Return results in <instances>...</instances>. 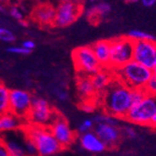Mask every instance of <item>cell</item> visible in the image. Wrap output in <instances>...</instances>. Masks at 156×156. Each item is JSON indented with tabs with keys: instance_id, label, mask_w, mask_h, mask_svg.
<instances>
[{
	"instance_id": "b9f144b4",
	"label": "cell",
	"mask_w": 156,
	"mask_h": 156,
	"mask_svg": "<svg viewBox=\"0 0 156 156\" xmlns=\"http://www.w3.org/2000/svg\"><path fill=\"white\" fill-rule=\"evenodd\" d=\"M91 1H95V0H91Z\"/></svg>"
},
{
	"instance_id": "d4e9b609",
	"label": "cell",
	"mask_w": 156,
	"mask_h": 156,
	"mask_svg": "<svg viewBox=\"0 0 156 156\" xmlns=\"http://www.w3.org/2000/svg\"><path fill=\"white\" fill-rule=\"evenodd\" d=\"M95 11L97 16H106L111 11V6L107 3V2H100L99 4H97L94 6Z\"/></svg>"
},
{
	"instance_id": "ab89813d",
	"label": "cell",
	"mask_w": 156,
	"mask_h": 156,
	"mask_svg": "<svg viewBox=\"0 0 156 156\" xmlns=\"http://www.w3.org/2000/svg\"><path fill=\"white\" fill-rule=\"evenodd\" d=\"M3 8H4L3 6H0V11H2V12L4 11V10H3Z\"/></svg>"
},
{
	"instance_id": "52a82bcc",
	"label": "cell",
	"mask_w": 156,
	"mask_h": 156,
	"mask_svg": "<svg viewBox=\"0 0 156 156\" xmlns=\"http://www.w3.org/2000/svg\"><path fill=\"white\" fill-rule=\"evenodd\" d=\"M72 60L76 70L83 73V75L92 76L102 69L90 46H83L74 49Z\"/></svg>"
},
{
	"instance_id": "60d3db41",
	"label": "cell",
	"mask_w": 156,
	"mask_h": 156,
	"mask_svg": "<svg viewBox=\"0 0 156 156\" xmlns=\"http://www.w3.org/2000/svg\"><path fill=\"white\" fill-rule=\"evenodd\" d=\"M1 1H7V0H1Z\"/></svg>"
},
{
	"instance_id": "e575fe53",
	"label": "cell",
	"mask_w": 156,
	"mask_h": 156,
	"mask_svg": "<svg viewBox=\"0 0 156 156\" xmlns=\"http://www.w3.org/2000/svg\"><path fill=\"white\" fill-rule=\"evenodd\" d=\"M141 3L146 8H151L156 4V0H141Z\"/></svg>"
},
{
	"instance_id": "836d02e7",
	"label": "cell",
	"mask_w": 156,
	"mask_h": 156,
	"mask_svg": "<svg viewBox=\"0 0 156 156\" xmlns=\"http://www.w3.org/2000/svg\"><path fill=\"white\" fill-rule=\"evenodd\" d=\"M22 46H23L25 48H26V49L32 51V50L36 48V43H35L33 40H25V41L23 42Z\"/></svg>"
},
{
	"instance_id": "603a6c76",
	"label": "cell",
	"mask_w": 156,
	"mask_h": 156,
	"mask_svg": "<svg viewBox=\"0 0 156 156\" xmlns=\"http://www.w3.org/2000/svg\"><path fill=\"white\" fill-rule=\"evenodd\" d=\"M15 40H16V36L10 29L6 27H0V41L11 44L15 42Z\"/></svg>"
},
{
	"instance_id": "ba28073f",
	"label": "cell",
	"mask_w": 156,
	"mask_h": 156,
	"mask_svg": "<svg viewBox=\"0 0 156 156\" xmlns=\"http://www.w3.org/2000/svg\"><path fill=\"white\" fill-rule=\"evenodd\" d=\"M34 97L25 89H10V112L26 121L29 114Z\"/></svg>"
},
{
	"instance_id": "2e32d148",
	"label": "cell",
	"mask_w": 156,
	"mask_h": 156,
	"mask_svg": "<svg viewBox=\"0 0 156 156\" xmlns=\"http://www.w3.org/2000/svg\"><path fill=\"white\" fill-rule=\"evenodd\" d=\"M27 122L14 113L8 112L0 115V135L23 128Z\"/></svg>"
},
{
	"instance_id": "3957f363",
	"label": "cell",
	"mask_w": 156,
	"mask_h": 156,
	"mask_svg": "<svg viewBox=\"0 0 156 156\" xmlns=\"http://www.w3.org/2000/svg\"><path fill=\"white\" fill-rule=\"evenodd\" d=\"M23 129L35 143L40 156H51L63 150L49 127L26 124Z\"/></svg>"
},
{
	"instance_id": "484cf974",
	"label": "cell",
	"mask_w": 156,
	"mask_h": 156,
	"mask_svg": "<svg viewBox=\"0 0 156 156\" xmlns=\"http://www.w3.org/2000/svg\"><path fill=\"white\" fill-rule=\"evenodd\" d=\"M147 95L144 89H132L131 97H132V103L133 105L139 103L143 100V98Z\"/></svg>"
},
{
	"instance_id": "f1b7e54d",
	"label": "cell",
	"mask_w": 156,
	"mask_h": 156,
	"mask_svg": "<svg viewBox=\"0 0 156 156\" xmlns=\"http://www.w3.org/2000/svg\"><path fill=\"white\" fill-rule=\"evenodd\" d=\"M81 109L86 112V113H92L95 111L96 106L95 104L92 101V100L89 101H82V102L81 103Z\"/></svg>"
},
{
	"instance_id": "e0dca14e",
	"label": "cell",
	"mask_w": 156,
	"mask_h": 156,
	"mask_svg": "<svg viewBox=\"0 0 156 156\" xmlns=\"http://www.w3.org/2000/svg\"><path fill=\"white\" fill-rule=\"evenodd\" d=\"M93 51L102 68L109 67L110 60V41L100 40L92 46Z\"/></svg>"
},
{
	"instance_id": "ffe728a7",
	"label": "cell",
	"mask_w": 156,
	"mask_h": 156,
	"mask_svg": "<svg viewBox=\"0 0 156 156\" xmlns=\"http://www.w3.org/2000/svg\"><path fill=\"white\" fill-rule=\"evenodd\" d=\"M10 89L0 82V115L10 112Z\"/></svg>"
},
{
	"instance_id": "7a4b0ae2",
	"label": "cell",
	"mask_w": 156,
	"mask_h": 156,
	"mask_svg": "<svg viewBox=\"0 0 156 156\" xmlns=\"http://www.w3.org/2000/svg\"><path fill=\"white\" fill-rule=\"evenodd\" d=\"M113 73L117 79L131 89H144L153 75L150 69L133 60Z\"/></svg>"
},
{
	"instance_id": "d6986e66",
	"label": "cell",
	"mask_w": 156,
	"mask_h": 156,
	"mask_svg": "<svg viewBox=\"0 0 156 156\" xmlns=\"http://www.w3.org/2000/svg\"><path fill=\"white\" fill-rule=\"evenodd\" d=\"M91 80L96 93H103L111 83L112 78L108 72L101 69L91 76Z\"/></svg>"
},
{
	"instance_id": "f35d334b",
	"label": "cell",
	"mask_w": 156,
	"mask_h": 156,
	"mask_svg": "<svg viewBox=\"0 0 156 156\" xmlns=\"http://www.w3.org/2000/svg\"><path fill=\"white\" fill-rule=\"evenodd\" d=\"M139 1V0H128V2H131V3H136Z\"/></svg>"
},
{
	"instance_id": "4fadbf2b",
	"label": "cell",
	"mask_w": 156,
	"mask_h": 156,
	"mask_svg": "<svg viewBox=\"0 0 156 156\" xmlns=\"http://www.w3.org/2000/svg\"><path fill=\"white\" fill-rule=\"evenodd\" d=\"M93 132L98 136L107 148H115L120 143L122 138V129L119 126L108 124H96L93 127Z\"/></svg>"
},
{
	"instance_id": "cb8c5ba5",
	"label": "cell",
	"mask_w": 156,
	"mask_h": 156,
	"mask_svg": "<svg viewBox=\"0 0 156 156\" xmlns=\"http://www.w3.org/2000/svg\"><path fill=\"white\" fill-rule=\"evenodd\" d=\"M94 127V122L93 121L92 118H87L85 120H83L80 126H78V132L80 134H83L89 131H92V129H93Z\"/></svg>"
},
{
	"instance_id": "4dcf8cb0",
	"label": "cell",
	"mask_w": 156,
	"mask_h": 156,
	"mask_svg": "<svg viewBox=\"0 0 156 156\" xmlns=\"http://www.w3.org/2000/svg\"><path fill=\"white\" fill-rule=\"evenodd\" d=\"M54 94H55L57 99L59 101H66L68 100V98H69L68 92L66 91L63 88H56L54 90Z\"/></svg>"
},
{
	"instance_id": "6da1fadb",
	"label": "cell",
	"mask_w": 156,
	"mask_h": 156,
	"mask_svg": "<svg viewBox=\"0 0 156 156\" xmlns=\"http://www.w3.org/2000/svg\"><path fill=\"white\" fill-rule=\"evenodd\" d=\"M131 93L132 89L117 78L112 80L108 88L103 92L105 112L119 119H124L133 106Z\"/></svg>"
},
{
	"instance_id": "7402d4cb",
	"label": "cell",
	"mask_w": 156,
	"mask_h": 156,
	"mask_svg": "<svg viewBox=\"0 0 156 156\" xmlns=\"http://www.w3.org/2000/svg\"><path fill=\"white\" fill-rule=\"evenodd\" d=\"M94 122V125L96 124H108L112 126H119V118L114 117L107 112L104 113H97L92 118Z\"/></svg>"
},
{
	"instance_id": "74e56055",
	"label": "cell",
	"mask_w": 156,
	"mask_h": 156,
	"mask_svg": "<svg viewBox=\"0 0 156 156\" xmlns=\"http://www.w3.org/2000/svg\"><path fill=\"white\" fill-rule=\"evenodd\" d=\"M151 72H152V74H153L154 76H156V61H155V62H154L153 67L151 68Z\"/></svg>"
},
{
	"instance_id": "4316f807",
	"label": "cell",
	"mask_w": 156,
	"mask_h": 156,
	"mask_svg": "<svg viewBox=\"0 0 156 156\" xmlns=\"http://www.w3.org/2000/svg\"><path fill=\"white\" fill-rule=\"evenodd\" d=\"M7 51L16 55H29L32 51L25 48L23 46H10L7 48Z\"/></svg>"
},
{
	"instance_id": "44dd1931",
	"label": "cell",
	"mask_w": 156,
	"mask_h": 156,
	"mask_svg": "<svg viewBox=\"0 0 156 156\" xmlns=\"http://www.w3.org/2000/svg\"><path fill=\"white\" fill-rule=\"evenodd\" d=\"M127 37L133 42L135 41H156V37L141 30H131L127 34Z\"/></svg>"
},
{
	"instance_id": "5bb4252c",
	"label": "cell",
	"mask_w": 156,
	"mask_h": 156,
	"mask_svg": "<svg viewBox=\"0 0 156 156\" xmlns=\"http://www.w3.org/2000/svg\"><path fill=\"white\" fill-rule=\"evenodd\" d=\"M56 15V9L51 3L37 5L31 13L32 20L42 27L53 26Z\"/></svg>"
},
{
	"instance_id": "9a60e30c",
	"label": "cell",
	"mask_w": 156,
	"mask_h": 156,
	"mask_svg": "<svg viewBox=\"0 0 156 156\" xmlns=\"http://www.w3.org/2000/svg\"><path fill=\"white\" fill-rule=\"evenodd\" d=\"M79 142L83 150L92 153H100L108 149L93 130L80 134Z\"/></svg>"
},
{
	"instance_id": "8fae6325",
	"label": "cell",
	"mask_w": 156,
	"mask_h": 156,
	"mask_svg": "<svg viewBox=\"0 0 156 156\" xmlns=\"http://www.w3.org/2000/svg\"><path fill=\"white\" fill-rule=\"evenodd\" d=\"M49 128L63 149L69 147L76 139V135L71 129L68 122L59 113L57 114Z\"/></svg>"
},
{
	"instance_id": "1f68e13d",
	"label": "cell",
	"mask_w": 156,
	"mask_h": 156,
	"mask_svg": "<svg viewBox=\"0 0 156 156\" xmlns=\"http://www.w3.org/2000/svg\"><path fill=\"white\" fill-rule=\"evenodd\" d=\"M122 135H124L128 139H135L138 133H136L135 129L131 126H125L122 129Z\"/></svg>"
},
{
	"instance_id": "7c38bea8",
	"label": "cell",
	"mask_w": 156,
	"mask_h": 156,
	"mask_svg": "<svg viewBox=\"0 0 156 156\" xmlns=\"http://www.w3.org/2000/svg\"><path fill=\"white\" fill-rule=\"evenodd\" d=\"M10 156H27L25 151L26 134L23 128L0 135Z\"/></svg>"
},
{
	"instance_id": "9c48e42d",
	"label": "cell",
	"mask_w": 156,
	"mask_h": 156,
	"mask_svg": "<svg viewBox=\"0 0 156 156\" xmlns=\"http://www.w3.org/2000/svg\"><path fill=\"white\" fill-rule=\"evenodd\" d=\"M56 15L53 26L65 28L73 24L82 12V4L59 2L55 7Z\"/></svg>"
},
{
	"instance_id": "d590c367",
	"label": "cell",
	"mask_w": 156,
	"mask_h": 156,
	"mask_svg": "<svg viewBox=\"0 0 156 156\" xmlns=\"http://www.w3.org/2000/svg\"><path fill=\"white\" fill-rule=\"evenodd\" d=\"M59 2H70V3H78L82 4V0H58Z\"/></svg>"
},
{
	"instance_id": "8992f818",
	"label": "cell",
	"mask_w": 156,
	"mask_h": 156,
	"mask_svg": "<svg viewBox=\"0 0 156 156\" xmlns=\"http://www.w3.org/2000/svg\"><path fill=\"white\" fill-rule=\"evenodd\" d=\"M58 112L42 98L34 97L29 114L26 118L27 124L49 127L55 119Z\"/></svg>"
},
{
	"instance_id": "30bf717a",
	"label": "cell",
	"mask_w": 156,
	"mask_h": 156,
	"mask_svg": "<svg viewBox=\"0 0 156 156\" xmlns=\"http://www.w3.org/2000/svg\"><path fill=\"white\" fill-rule=\"evenodd\" d=\"M133 61L151 70L156 61V41L134 42Z\"/></svg>"
},
{
	"instance_id": "ac0fdd59",
	"label": "cell",
	"mask_w": 156,
	"mask_h": 156,
	"mask_svg": "<svg viewBox=\"0 0 156 156\" xmlns=\"http://www.w3.org/2000/svg\"><path fill=\"white\" fill-rule=\"evenodd\" d=\"M77 89L82 101H89L96 94V91L91 80V76L87 75H82L78 79Z\"/></svg>"
},
{
	"instance_id": "5b68a950",
	"label": "cell",
	"mask_w": 156,
	"mask_h": 156,
	"mask_svg": "<svg viewBox=\"0 0 156 156\" xmlns=\"http://www.w3.org/2000/svg\"><path fill=\"white\" fill-rule=\"evenodd\" d=\"M110 41V60L109 69L115 71L133 60L134 42L127 37L122 36Z\"/></svg>"
},
{
	"instance_id": "f546056e",
	"label": "cell",
	"mask_w": 156,
	"mask_h": 156,
	"mask_svg": "<svg viewBox=\"0 0 156 156\" xmlns=\"http://www.w3.org/2000/svg\"><path fill=\"white\" fill-rule=\"evenodd\" d=\"M10 15L13 18V19H15V20H17L18 22H21V21H23L24 20V14H23V12L19 9L17 7H11L10 9Z\"/></svg>"
},
{
	"instance_id": "d6a6232c",
	"label": "cell",
	"mask_w": 156,
	"mask_h": 156,
	"mask_svg": "<svg viewBox=\"0 0 156 156\" xmlns=\"http://www.w3.org/2000/svg\"><path fill=\"white\" fill-rule=\"evenodd\" d=\"M0 156H10L7 147L1 136H0Z\"/></svg>"
},
{
	"instance_id": "8d00e7d4",
	"label": "cell",
	"mask_w": 156,
	"mask_h": 156,
	"mask_svg": "<svg viewBox=\"0 0 156 156\" xmlns=\"http://www.w3.org/2000/svg\"><path fill=\"white\" fill-rule=\"evenodd\" d=\"M150 126H152V127H155L156 128V114L153 116V118L151 119V122L150 124Z\"/></svg>"
},
{
	"instance_id": "277c9868",
	"label": "cell",
	"mask_w": 156,
	"mask_h": 156,
	"mask_svg": "<svg viewBox=\"0 0 156 156\" xmlns=\"http://www.w3.org/2000/svg\"><path fill=\"white\" fill-rule=\"evenodd\" d=\"M155 114L156 97L147 94L141 101L131 107L124 119L135 125L150 126Z\"/></svg>"
},
{
	"instance_id": "83f0119b",
	"label": "cell",
	"mask_w": 156,
	"mask_h": 156,
	"mask_svg": "<svg viewBox=\"0 0 156 156\" xmlns=\"http://www.w3.org/2000/svg\"><path fill=\"white\" fill-rule=\"evenodd\" d=\"M144 90L147 94L156 97V76L152 75V77L148 82L147 86L145 87Z\"/></svg>"
}]
</instances>
